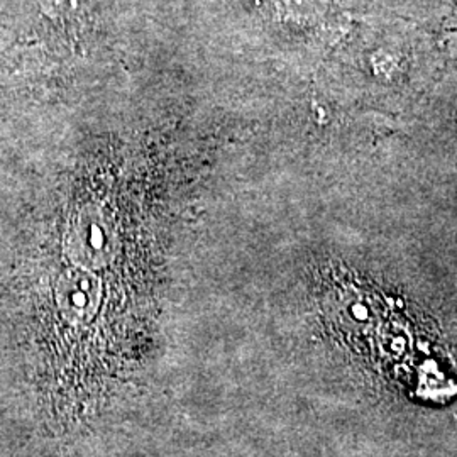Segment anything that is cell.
<instances>
[{"label": "cell", "mask_w": 457, "mask_h": 457, "mask_svg": "<svg viewBox=\"0 0 457 457\" xmlns=\"http://www.w3.org/2000/svg\"><path fill=\"white\" fill-rule=\"evenodd\" d=\"M73 260L100 266L112 258L115 228L109 215L100 209H85L79 213L70 232Z\"/></svg>", "instance_id": "1"}, {"label": "cell", "mask_w": 457, "mask_h": 457, "mask_svg": "<svg viewBox=\"0 0 457 457\" xmlns=\"http://www.w3.org/2000/svg\"><path fill=\"white\" fill-rule=\"evenodd\" d=\"M60 292L65 311L73 315H88L97 303V281L83 271H71L66 275Z\"/></svg>", "instance_id": "2"}]
</instances>
